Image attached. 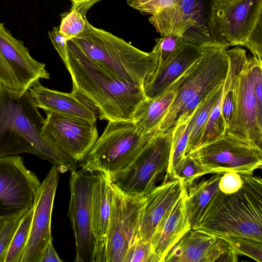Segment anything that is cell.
Wrapping results in <instances>:
<instances>
[{
  "label": "cell",
  "mask_w": 262,
  "mask_h": 262,
  "mask_svg": "<svg viewBox=\"0 0 262 262\" xmlns=\"http://www.w3.org/2000/svg\"><path fill=\"white\" fill-rule=\"evenodd\" d=\"M38 108L28 90L0 84V157L31 154L57 166L61 173L76 170L78 162L42 134L45 119Z\"/></svg>",
  "instance_id": "obj_1"
},
{
  "label": "cell",
  "mask_w": 262,
  "mask_h": 262,
  "mask_svg": "<svg viewBox=\"0 0 262 262\" xmlns=\"http://www.w3.org/2000/svg\"><path fill=\"white\" fill-rule=\"evenodd\" d=\"M65 66L72 78V90L80 93L97 108L100 120L132 121L146 98L142 88L123 81L87 57L72 39L68 41Z\"/></svg>",
  "instance_id": "obj_2"
},
{
  "label": "cell",
  "mask_w": 262,
  "mask_h": 262,
  "mask_svg": "<svg viewBox=\"0 0 262 262\" xmlns=\"http://www.w3.org/2000/svg\"><path fill=\"white\" fill-rule=\"evenodd\" d=\"M242 177L237 191L226 194L218 189L192 229L262 242V180L253 174Z\"/></svg>",
  "instance_id": "obj_3"
},
{
  "label": "cell",
  "mask_w": 262,
  "mask_h": 262,
  "mask_svg": "<svg viewBox=\"0 0 262 262\" xmlns=\"http://www.w3.org/2000/svg\"><path fill=\"white\" fill-rule=\"evenodd\" d=\"M200 58L179 79L174 97L158 127L172 130L191 117L199 103L225 80L229 60L227 49L208 41L199 46Z\"/></svg>",
  "instance_id": "obj_4"
},
{
  "label": "cell",
  "mask_w": 262,
  "mask_h": 262,
  "mask_svg": "<svg viewBox=\"0 0 262 262\" xmlns=\"http://www.w3.org/2000/svg\"><path fill=\"white\" fill-rule=\"evenodd\" d=\"M72 39L82 52L120 79L143 88L154 74L158 60L113 34L92 26L85 19L82 32Z\"/></svg>",
  "instance_id": "obj_5"
},
{
  "label": "cell",
  "mask_w": 262,
  "mask_h": 262,
  "mask_svg": "<svg viewBox=\"0 0 262 262\" xmlns=\"http://www.w3.org/2000/svg\"><path fill=\"white\" fill-rule=\"evenodd\" d=\"M262 0L213 3L208 22L211 40L226 49L244 46L262 63Z\"/></svg>",
  "instance_id": "obj_6"
},
{
  "label": "cell",
  "mask_w": 262,
  "mask_h": 262,
  "mask_svg": "<svg viewBox=\"0 0 262 262\" xmlns=\"http://www.w3.org/2000/svg\"><path fill=\"white\" fill-rule=\"evenodd\" d=\"M227 53L234 109L225 133L235 135L261 148L262 118L258 115L254 94V68L259 61L253 56H247L246 51L239 47L227 50Z\"/></svg>",
  "instance_id": "obj_7"
},
{
  "label": "cell",
  "mask_w": 262,
  "mask_h": 262,
  "mask_svg": "<svg viewBox=\"0 0 262 262\" xmlns=\"http://www.w3.org/2000/svg\"><path fill=\"white\" fill-rule=\"evenodd\" d=\"M157 133L143 135L133 121H108L81 162V170L112 176L126 168Z\"/></svg>",
  "instance_id": "obj_8"
},
{
  "label": "cell",
  "mask_w": 262,
  "mask_h": 262,
  "mask_svg": "<svg viewBox=\"0 0 262 262\" xmlns=\"http://www.w3.org/2000/svg\"><path fill=\"white\" fill-rule=\"evenodd\" d=\"M172 139V130L153 136L126 168L109 176L113 184L129 195L147 194L168 178Z\"/></svg>",
  "instance_id": "obj_9"
},
{
  "label": "cell",
  "mask_w": 262,
  "mask_h": 262,
  "mask_svg": "<svg viewBox=\"0 0 262 262\" xmlns=\"http://www.w3.org/2000/svg\"><path fill=\"white\" fill-rule=\"evenodd\" d=\"M186 155L194 159L207 174L236 172L253 174L262 165V148L229 133Z\"/></svg>",
  "instance_id": "obj_10"
},
{
  "label": "cell",
  "mask_w": 262,
  "mask_h": 262,
  "mask_svg": "<svg viewBox=\"0 0 262 262\" xmlns=\"http://www.w3.org/2000/svg\"><path fill=\"white\" fill-rule=\"evenodd\" d=\"M96 173L71 172L68 211L75 245V262H95V239L92 228V193Z\"/></svg>",
  "instance_id": "obj_11"
},
{
  "label": "cell",
  "mask_w": 262,
  "mask_h": 262,
  "mask_svg": "<svg viewBox=\"0 0 262 262\" xmlns=\"http://www.w3.org/2000/svg\"><path fill=\"white\" fill-rule=\"evenodd\" d=\"M106 244V262H123L128 248L139 236L145 196H132L113 183Z\"/></svg>",
  "instance_id": "obj_12"
},
{
  "label": "cell",
  "mask_w": 262,
  "mask_h": 262,
  "mask_svg": "<svg viewBox=\"0 0 262 262\" xmlns=\"http://www.w3.org/2000/svg\"><path fill=\"white\" fill-rule=\"evenodd\" d=\"M40 184L21 157H0V218L13 217L32 209Z\"/></svg>",
  "instance_id": "obj_13"
},
{
  "label": "cell",
  "mask_w": 262,
  "mask_h": 262,
  "mask_svg": "<svg viewBox=\"0 0 262 262\" xmlns=\"http://www.w3.org/2000/svg\"><path fill=\"white\" fill-rule=\"evenodd\" d=\"M46 64L34 59L23 42L13 37L0 23V84L14 91L24 92L48 79Z\"/></svg>",
  "instance_id": "obj_14"
},
{
  "label": "cell",
  "mask_w": 262,
  "mask_h": 262,
  "mask_svg": "<svg viewBox=\"0 0 262 262\" xmlns=\"http://www.w3.org/2000/svg\"><path fill=\"white\" fill-rule=\"evenodd\" d=\"M46 113L42 134L65 155L82 162L98 138L96 122Z\"/></svg>",
  "instance_id": "obj_15"
},
{
  "label": "cell",
  "mask_w": 262,
  "mask_h": 262,
  "mask_svg": "<svg viewBox=\"0 0 262 262\" xmlns=\"http://www.w3.org/2000/svg\"><path fill=\"white\" fill-rule=\"evenodd\" d=\"M60 172L53 165L36 194L28 239L20 262H39L51 234V216Z\"/></svg>",
  "instance_id": "obj_16"
},
{
  "label": "cell",
  "mask_w": 262,
  "mask_h": 262,
  "mask_svg": "<svg viewBox=\"0 0 262 262\" xmlns=\"http://www.w3.org/2000/svg\"><path fill=\"white\" fill-rule=\"evenodd\" d=\"M238 256L224 239L190 228L169 250L164 262H236Z\"/></svg>",
  "instance_id": "obj_17"
},
{
  "label": "cell",
  "mask_w": 262,
  "mask_h": 262,
  "mask_svg": "<svg viewBox=\"0 0 262 262\" xmlns=\"http://www.w3.org/2000/svg\"><path fill=\"white\" fill-rule=\"evenodd\" d=\"M186 188L182 179L168 178L145 195L140 224V238L150 242L153 234L166 221Z\"/></svg>",
  "instance_id": "obj_18"
},
{
  "label": "cell",
  "mask_w": 262,
  "mask_h": 262,
  "mask_svg": "<svg viewBox=\"0 0 262 262\" xmlns=\"http://www.w3.org/2000/svg\"><path fill=\"white\" fill-rule=\"evenodd\" d=\"M35 105L45 112H52L96 122L97 108L76 91L64 93L50 89L38 82L28 90Z\"/></svg>",
  "instance_id": "obj_19"
},
{
  "label": "cell",
  "mask_w": 262,
  "mask_h": 262,
  "mask_svg": "<svg viewBox=\"0 0 262 262\" xmlns=\"http://www.w3.org/2000/svg\"><path fill=\"white\" fill-rule=\"evenodd\" d=\"M113 186L109 176L96 172L92 193V228L95 239V262H106V244Z\"/></svg>",
  "instance_id": "obj_20"
},
{
  "label": "cell",
  "mask_w": 262,
  "mask_h": 262,
  "mask_svg": "<svg viewBox=\"0 0 262 262\" xmlns=\"http://www.w3.org/2000/svg\"><path fill=\"white\" fill-rule=\"evenodd\" d=\"M201 56V48L187 41L171 59L162 66H158L154 74L147 80L143 87L146 98L153 99L162 93Z\"/></svg>",
  "instance_id": "obj_21"
},
{
  "label": "cell",
  "mask_w": 262,
  "mask_h": 262,
  "mask_svg": "<svg viewBox=\"0 0 262 262\" xmlns=\"http://www.w3.org/2000/svg\"><path fill=\"white\" fill-rule=\"evenodd\" d=\"M186 188L166 221L150 241L158 262H164L171 248L191 228L186 217Z\"/></svg>",
  "instance_id": "obj_22"
},
{
  "label": "cell",
  "mask_w": 262,
  "mask_h": 262,
  "mask_svg": "<svg viewBox=\"0 0 262 262\" xmlns=\"http://www.w3.org/2000/svg\"><path fill=\"white\" fill-rule=\"evenodd\" d=\"M179 79L156 97L145 98L140 104L132 121L141 134L160 133L159 125L174 97Z\"/></svg>",
  "instance_id": "obj_23"
},
{
  "label": "cell",
  "mask_w": 262,
  "mask_h": 262,
  "mask_svg": "<svg viewBox=\"0 0 262 262\" xmlns=\"http://www.w3.org/2000/svg\"><path fill=\"white\" fill-rule=\"evenodd\" d=\"M223 173H213L209 178H200L186 187V217L191 228L200 219L207 204L219 189Z\"/></svg>",
  "instance_id": "obj_24"
},
{
  "label": "cell",
  "mask_w": 262,
  "mask_h": 262,
  "mask_svg": "<svg viewBox=\"0 0 262 262\" xmlns=\"http://www.w3.org/2000/svg\"><path fill=\"white\" fill-rule=\"evenodd\" d=\"M224 82L198 105L189 121V137L186 155L200 145L202 136L210 113L221 94Z\"/></svg>",
  "instance_id": "obj_25"
},
{
  "label": "cell",
  "mask_w": 262,
  "mask_h": 262,
  "mask_svg": "<svg viewBox=\"0 0 262 262\" xmlns=\"http://www.w3.org/2000/svg\"><path fill=\"white\" fill-rule=\"evenodd\" d=\"M33 213V207L26 212L14 233L4 262H20L26 245Z\"/></svg>",
  "instance_id": "obj_26"
},
{
  "label": "cell",
  "mask_w": 262,
  "mask_h": 262,
  "mask_svg": "<svg viewBox=\"0 0 262 262\" xmlns=\"http://www.w3.org/2000/svg\"><path fill=\"white\" fill-rule=\"evenodd\" d=\"M191 117L181 121L172 129L168 177L170 176L174 167L186 155L189 137V121Z\"/></svg>",
  "instance_id": "obj_27"
},
{
  "label": "cell",
  "mask_w": 262,
  "mask_h": 262,
  "mask_svg": "<svg viewBox=\"0 0 262 262\" xmlns=\"http://www.w3.org/2000/svg\"><path fill=\"white\" fill-rule=\"evenodd\" d=\"M223 89L224 86L210 113L204 129L200 146L216 140L223 136L226 133V126L222 113Z\"/></svg>",
  "instance_id": "obj_28"
},
{
  "label": "cell",
  "mask_w": 262,
  "mask_h": 262,
  "mask_svg": "<svg viewBox=\"0 0 262 262\" xmlns=\"http://www.w3.org/2000/svg\"><path fill=\"white\" fill-rule=\"evenodd\" d=\"M186 40L180 36H163L156 39L152 51L162 66L171 59L183 47Z\"/></svg>",
  "instance_id": "obj_29"
},
{
  "label": "cell",
  "mask_w": 262,
  "mask_h": 262,
  "mask_svg": "<svg viewBox=\"0 0 262 262\" xmlns=\"http://www.w3.org/2000/svg\"><path fill=\"white\" fill-rule=\"evenodd\" d=\"M206 174V172L194 159L189 155H185L174 167L169 178L182 179L187 187Z\"/></svg>",
  "instance_id": "obj_30"
},
{
  "label": "cell",
  "mask_w": 262,
  "mask_h": 262,
  "mask_svg": "<svg viewBox=\"0 0 262 262\" xmlns=\"http://www.w3.org/2000/svg\"><path fill=\"white\" fill-rule=\"evenodd\" d=\"M215 237L226 241L238 255L247 256L258 262L262 261V242L241 237Z\"/></svg>",
  "instance_id": "obj_31"
},
{
  "label": "cell",
  "mask_w": 262,
  "mask_h": 262,
  "mask_svg": "<svg viewBox=\"0 0 262 262\" xmlns=\"http://www.w3.org/2000/svg\"><path fill=\"white\" fill-rule=\"evenodd\" d=\"M123 262H158L150 243L137 239L128 248Z\"/></svg>",
  "instance_id": "obj_32"
},
{
  "label": "cell",
  "mask_w": 262,
  "mask_h": 262,
  "mask_svg": "<svg viewBox=\"0 0 262 262\" xmlns=\"http://www.w3.org/2000/svg\"><path fill=\"white\" fill-rule=\"evenodd\" d=\"M85 19L86 17H83L80 13L70 10L62 17L59 31L68 40L75 38L84 30Z\"/></svg>",
  "instance_id": "obj_33"
},
{
  "label": "cell",
  "mask_w": 262,
  "mask_h": 262,
  "mask_svg": "<svg viewBox=\"0 0 262 262\" xmlns=\"http://www.w3.org/2000/svg\"><path fill=\"white\" fill-rule=\"evenodd\" d=\"M25 214L5 220L0 229V262H4L12 238Z\"/></svg>",
  "instance_id": "obj_34"
},
{
  "label": "cell",
  "mask_w": 262,
  "mask_h": 262,
  "mask_svg": "<svg viewBox=\"0 0 262 262\" xmlns=\"http://www.w3.org/2000/svg\"><path fill=\"white\" fill-rule=\"evenodd\" d=\"M242 174L236 172H228L221 176L219 184V190L229 194L237 191L242 186Z\"/></svg>",
  "instance_id": "obj_35"
},
{
  "label": "cell",
  "mask_w": 262,
  "mask_h": 262,
  "mask_svg": "<svg viewBox=\"0 0 262 262\" xmlns=\"http://www.w3.org/2000/svg\"><path fill=\"white\" fill-rule=\"evenodd\" d=\"M234 109V101L230 84V78L228 73L224 81L222 113L226 126L230 121Z\"/></svg>",
  "instance_id": "obj_36"
},
{
  "label": "cell",
  "mask_w": 262,
  "mask_h": 262,
  "mask_svg": "<svg viewBox=\"0 0 262 262\" xmlns=\"http://www.w3.org/2000/svg\"><path fill=\"white\" fill-rule=\"evenodd\" d=\"M48 35L54 48L66 65L68 58V39L60 32L59 26L54 27L48 32Z\"/></svg>",
  "instance_id": "obj_37"
},
{
  "label": "cell",
  "mask_w": 262,
  "mask_h": 262,
  "mask_svg": "<svg viewBox=\"0 0 262 262\" xmlns=\"http://www.w3.org/2000/svg\"><path fill=\"white\" fill-rule=\"evenodd\" d=\"M254 94L258 115L262 118V63L258 61L254 68Z\"/></svg>",
  "instance_id": "obj_38"
},
{
  "label": "cell",
  "mask_w": 262,
  "mask_h": 262,
  "mask_svg": "<svg viewBox=\"0 0 262 262\" xmlns=\"http://www.w3.org/2000/svg\"><path fill=\"white\" fill-rule=\"evenodd\" d=\"M53 238L50 239L44 247L39 262H62L53 245Z\"/></svg>",
  "instance_id": "obj_39"
},
{
  "label": "cell",
  "mask_w": 262,
  "mask_h": 262,
  "mask_svg": "<svg viewBox=\"0 0 262 262\" xmlns=\"http://www.w3.org/2000/svg\"><path fill=\"white\" fill-rule=\"evenodd\" d=\"M101 0H74L70 10L80 13L83 17H86L88 10L95 4Z\"/></svg>",
  "instance_id": "obj_40"
},
{
  "label": "cell",
  "mask_w": 262,
  "mask_h": 262,
  "mask_svg": "<svg viewBox=\"0 0 262 262\" xmlns=\"http://www.w3.org/2000/svg\"><path fill=\"white\" fill-rule=\"evenodd\" d=\"M152 0H127V4L132 8H134L135 7L142 5Z\"/></svg>",
  "instance_id": "obj_41"
},
{
  "label": "cell",
  "mask_w": 262,
  "mask_h": 262,
  "mask_svg": "<svg viewBox=\"0 0 262 262\" xmlns=\"http://www.w3.org/2000/svg\"><path fill=\"white\" fill-rule=\"evenodd\" d=\"M230 0H213V3H222Z\"/></svg>",
  "instance_id": "obj_42"
},
{
  "label": "cell",
  "mask_w": 262,
  "mask_h": 262,
  "mask_svg": "<svg viewBox=\"0 0 262 262\" xmlns=\"http://www.w3.org/2000/svg\"><path fill=\"white\" fill-rule=\"evenodd\" d=\"M5 219H4L3 218H0V229L5 221Z\"/></svg>",
  "instance_id": "obj_43"
},
{
  "label": "cell",
  "mask_w": 262,
  "mask_h": 262,
  "mask_svg": "<svg viewBox=\"0 0 262 262\" xmlns=\"http://www.w3.org/2000/svg\"><path fill=\"white\" fill-rule=\"evenodd\" d=\"M71 1V2L72 3L73 2L74 0H70Z\"/></svg>",
  "instance_id": "obj_44"
}]
</instances>
